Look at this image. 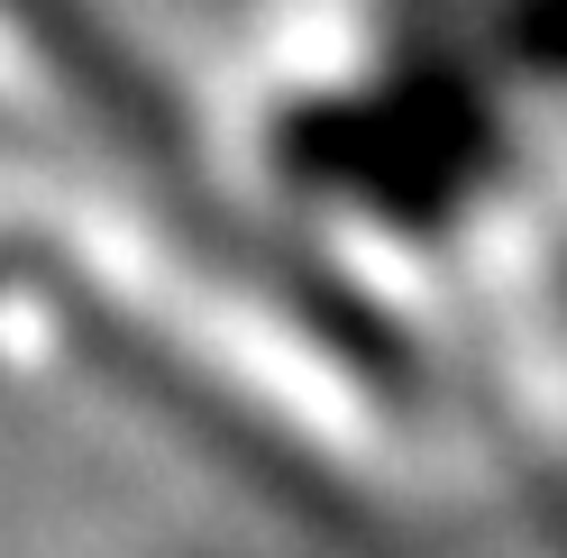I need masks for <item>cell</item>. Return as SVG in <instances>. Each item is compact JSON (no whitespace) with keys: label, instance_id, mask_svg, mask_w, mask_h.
<instances>
[{"label":"cell","instance_id":"6da1fadb","mask_svg":"<svg viewBox=\"0 0 567 558\" xmlns=\"http://www.w3.org/2000/svg\"><path fill=\"white\" fill-rule=\"evenodd\" d=\"M10 293L339 549L449 558L494 504L440 339L229 174L101 0H10Z\"/></svg>","mask_w":567,"mask_h":558},{"label":"cell","instance_id":"7a4b0ae2","mask_svg":"<svg viewBox=\"0 0 567 558\" xmlns=\"http://www.w3.org/2000/svg\"><path fill=\"white\" fill-rule=\"evenodd\" d=\"M431 339L494 467V504L567 558V202L513 193L431 293Z\"/></svg>","mask_w":567,"mask_h":558}]
</instances>
